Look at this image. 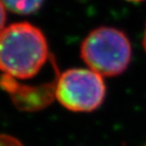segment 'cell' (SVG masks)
<instances>
[{"label":"cell","instance_id":"6da1fadb","mask_svg":"<svg viewBox=\"0 0 146 146\" xmlns=\"http://www.w3.org/2000/svg\"><path fill=\"white\" fill-rule=\"evenodd\" d=\"M49 58L45 35L30 23H15L0 33V71L14 79L36 76Z\"/></svg>","mask_w":146,"mask_h":146},{"label":"cell","instance_id":"7a4b0ae2","mask_svg":"<svg viewBox=\"0 0 146 146\" xmlns=\"http://www.w3.org/2000/svg\"><path fill=\"white\" fill-rule=\"evenodd\" d=\"M80 55L88 69L111 77L120 75L128 68L132 48L124 32L112 27H100L83 40Z\"/></svg>","mask_w":146,"mask_h":146},{"label":"cell","instance_id":"3957f363","mask_svg":"<svg viewBox=\"0 0 146 146\" xmlns=\"http://www.w3.org/2000/svg\"><path fill=\"white\" fill-rule=\"evenodd\" d=\"M103 76L84 68H71L56 81V98L71 112L88 113L102 106L106 98Z\"/></svg>","mask_w":146,"mask_h":146},{"label":"cell","instance_id":"277c9868","mask_svg":"<svg viewBox=\"0 0 146 146\" xmlns=\"http://www.w3.org/2000/svg\"><path fill=\"white\" fill-rule=\"evenodd\" d=\"M0 87L10 94L14 106L25 112H36L49 106L56 98V82L38 86L21 84L12 77L3 74Z\"/></svg>","mask_w":146,"mask_h":146},{"label":"cell","instance_id":"5b68a950","mask_svg":"<svg viewBox=\"0 0 146 146\" xmlns=\"http://www.w3.org/2000/svg\"><path fill=\"white\" fill-rule=\"evenodd\" d=\"M5 8L17 14H32L38 11L44 0H1Z\"/></svg>","mask_w":146,"mask_h":146},{"label":"cell","instance_id":"8992f818","mask_svg":"<svg viewBox=\"0 0 146 146\" xmlns=\"http://www.w3.org/2000/svg\"><path fill=\"white\" fill-rule=\"evenodd\" d=\"M0 146H23V143L15 137L10 135L0 134Z\"/></svg>","mask_w":146,"mask_h":146},{"label":"cell","instance_id":"52a82bcc","mask_svg":"<svg viewBox=\"0 0 146 146\" xmlns=\"http://www.w3.org/2000/svg\"><path fill=\"white\" fill-rule=\"evenodd\" d=\"M5 21H6V12H5V6L0 0V33L4 30Z\"/></svg>","mask_w":146,"mask_h":146},{"label":"cell","instance_id":"ba28073f","mask_svg":"<svg viewBox=\"0 0 146 146\" xmlns=\"http://www.w3.org/2000/svg\"><path fill=\"white\" fill-rule=\"evenodd\" d=\"M143 47L146 52V25H145V32H144V36H143Z\"/></svg>","mask_w":146,"mask_h":146},{"label":"cell","instance_id":"9c48e42d","mask_svg":"<svg viewBox=\"0 0 146 146\" xmlns=\"http://www.w3.org/2000/svg\"><path fill=\"white\" fill-rule=\"evenodd\" d=\"M127 1H132V2H140V1H145V0H127Z\"/></svg>","mask_w":146,"mask_h":146},{"label":"cell","instance_id":"30bf717a","mask_svg":"<svg viewBox=\"0 0 146 146\" xmlns=\"http://www.w3.org/2000/svg\"><path fill=\"white\" fill-rule=\"evenodd\" d=\"M144 146H146V144H145V145H144Z\"/></svg>","mask_w":146,"mask_h":146}]
</instances>
